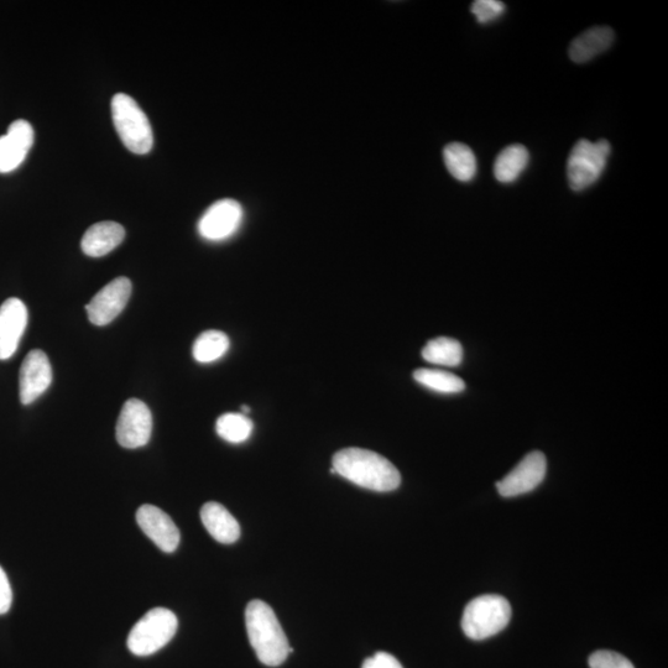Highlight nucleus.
Returning <instances> with one entry per match:
<instances>
[{
  "instance_id": "393cba45",
  "label": "nucleus",
  "mask_w": 668,
  "mask_h": 668,
  "mask_svg": "<svg viewBox=\"0 0 668 668\" xmlns=\"http://www.w3.org/2000/svg\"><path fill=\"white\" fill-rule=\"evenodd\" d=\"M591 668H635L631 661L615 651L600 650L589 657Z\"/></svg>"
},
{
  "instance_id": "dca6fc26",
  "label": "nucleus",
  "mask_w": 668,
  "mask_h": 668,
  "mask_svg": "<svg viewBox=\"0 0 668 668\" xmlns=\"http://www.w3.org/2000/svg\"><path fill=\"white\" fill-rule=\"evenodd\" d=\"M201 520L210 535L221 544L231 545L240 537V526L223 505L210 501L202 506Z\"/></svg>"
},
{
  "instance_id": "6e6552de",
  "label": "nucleus",
  "mask_w": 668,
  "mask_h": 668,
  "mask_svg": "<svg viewBox=\"0 0 668 668\" xmlns=\"http://www.w3.org/2000/svg\"><path fill=\"white\" fill-rule=\"evenodd\" d=\"M243 207L231 198L213 203L198 221V233L210 242H222L231 238L242 226Z\"/></svg>"
},
{
  "instance_id": "bb28decb",
  "label": "nucleus",
  "mask_w": 668,
  "mask_h": 668,
  "mask_svg": "<svg viewBox=\"0 0 668 668\" xmlns=\"http://www.w3.org/2000/svg\"><path fill=\"white\" fill-rule=\"evenodd\" d=\"M13 603V591L7 573L0 567V615L7 614Z\"/></svg>"
},
{
  "instance_id": "4468645a",
  "label": "nucleus",
  "mask_w": 668,
  "mask_h": 668,
  "mask_svg": "<svg viewBox=\"0 0 668 668\" xmlns=\"http://www.w3.org/2000/svg\"><path fill=\"white\" fill-rule=\"evenodd\" d=\"M28 326V309L22 300L9 299L0 306V360H8L17 352Z\"/></svg>"
},
{
  "instance_id": "5701e85b",
  "label": "nucleus",
  "mask_w": 668,
  "mask_h": 668,
  "mask_svg": "<svg viewBox=\"0 0 668 668\" xmlns=\"http://www.w3.org/2000/svg\"><path fill=\"white\" fill-rule=\"evenodd\" d=\"M253 421L247 415L228 412L217 420L216 431L222 440L229 443H243L252 436Z\"/></svg>"
},
{
  "instance_id": "412c9836",
  "label": "nucleus",
  "mask_w": 668,
  "mask_h": 668,
  "mask_svg": "<svg viewBox=\"0 0 668 668\" xmlns=\"http://www.w3.org/2000/svg\"><path fill=\"white\" fill-rule=\"evenodd\" d=\"M231 342L226 333L221 331H206L200 334L193 343V358L198 363L208 364L221 359L228 352Z\"/></svg>"
},
{
  "instance_id": "6ab92c4d",
  "label": "nucleus",
  "mask_w": 668,
  "mask_h": 668,
  "mask_svg": "<svg viewBox=\"0 0 668 668\" xmlns=\"http://www.w3.org/2000/svg\"><path fill=\"white\" fill-rule=\"evenodd\" d=\"M443 160L447 170L458 181L471 182L477 175L476 154L466 144H448L443 150Z\"/></svg>"
},
{
  "instance_id": "aec40b11",
  "label": "nucleus",
  "mask_w": 668,
  "mask_h": 668,
  "mask_svg": "<svg viewBox=\"0 0 668 668\" xmlns=\"http://www.w3.org/2000/svg\"><path fill=\"white\" fill-rule=\"evenodd\" d=\"M422 358L431 364L457 367L463 360L462 344L448 337L432 339L422 349Z\"/></svg>"
},
{
  "instance_id": "1a4fd4ad",
  "label": "nucleus",
  "mask_w": 668,
  "mask_h": 668,
  "mask_svg": "<svg viewBox=\"0 0 668 668\" xmlns=\"http://www.w3.org/2000/svg\"><path fill=\"white\" fill-rule=\"evenodd\" d=\"M547 471L545 454L534 451L521 459V462L511 471L508 476L497 483L498 492L501 497H519L539 487L544 482Z\"/></svg>"
},
{
  "instance_id": "2eb2a0df",
  "label": "nucleus",
  "mask_w": 668,
  "mask_h": 668,
  "mask_svg": "<svg viewBox=\"0 0 668 668\" xmlns=\"http://www.w3.org/2000/svg\"><path fill=\"white\" fill-rule=\"evenodd\" d=\"M125 238V229L117 222H99L87 229L82 238L83 253L101 258L119 247Z\"/></svg>"
},
{
  "instance_id": "423d86ee",
  "label": "nucleus",
  "mask_w": 668,
  "mask_h": 668,
  "mask_svg": "<svg viewBox=\"0 0 668 668\" xmlns=\"http://www.w3.org/2000/svg\"><path fill=\"white\" fill-rule=\"evenodd\" d=\"M610 151L612 148L604 139L597 143L582 139L573 146L567 161L568 184L573 191H583L596 184L607 166Z\"/></svg>"
},
{
  "instance_id": "f8f14e48",
  "label": "nucleus",
  "mask_w": 668,
  "mask_h": 668,
  "mask_svg": "<svg viewBox=\"0 0 668 668\" xmlns=\"http://www.w3.org/2000/svg\"><path fill=\"white\" fill-rule=\"evenodd\" d=\"M137 523L161 551L171 553L179 547L180 530L163 510L154 505L140 506L137 511Z\"/></svg>"
},
{
  "instance_id": "cd10ccee",
  "label": "nucleus",
  "mask_w": 668,
  "mask_h": 668,
  "mask_svg": "<svg viewBox=\"0 0 668 668\" xmlns=\"http://www.w3.org/2000/svg\"><path fill=\"white\" fill-rule=\"evenodd\" d=\"M248 412H250V407L249 406H242V414L247 415Z\"/></svg>"
},
{
  "instance_id": "f03ea898",
  "label": "nucleus",
  "mask_w": 668,
  "mask_h": 668,
  "mask_svg": "<svg viewBox=\"0 0 668 668\" xmlns=\"http://www.w3.org/2000/svg\"><path fill=\"white\" fill-rule=\"evenodd\" d=\"M245 626L250 645L262 664L269 667L284 664L292 649L278 617L268 603L252 600L245 609Z\"/></svg>"
},
{
  "instance_id": "39448f33",
  "label": "nucleus",
  "mask_w": 668,
  "mask_h": 668,
  "mask_svg": "<svg viewBox=\"0 0 668 668\" xmlns=\"http://www.w3.org/2000/svg\"><path fill=\"white\" fill-rule=\"evenodd\" d=\"M176 615L166 608L151 609L134 625L128 636V649L135 656L156 654L176 635Z\"/></svg>"
},
{
  "instance_id": "20e7f679",
  "label": "nucleus",
  "mask_w": 668,
  "mask_h": 668,
  "mask_svg": "<svg viewBox=\"0 0 668 668\" xmlns=\"http://www.w3.org/2000/svg\"><path fill=\"white\" fill-rule=\"evenodd\" d=\"M112 117L120 140L134 154H148L154 135L148 117L132 97L118 93L112 99Z\"/></svg>"
},
{
  "instance_id": "a211bd4d",
  "label": "nucleus",
  "mask_w": 668,
  "mask_h": 668,
  "mask_svg": "<svg viewBox=\"0 0 668 668\" xmlns=\"http://www.w3.org/2000/svg\"><path fill=\"white\" fill-rule=\"evenodd\" d=\"M529 150L521 144L506 146L494 163V176L501 184H513L529 165Z\"/></svg>"
},
{
  "instance_id": "ddd939ff",
  "label": "nucleus",
  "mask_w": 668,
  "mask_h": 668,
  "mask_svg": "<svg viewBox=\"0 0 668 668\" xmlns=\"http://www.w3.org/2000/svg\"><path fill=\"white\" fill-rule=\"evenodd\" d=\"M34 129L26 120H15L0 137V174L17 170L34 144Z\"/></svg>"
},
{
  "instance_id": "0eeeda50",
  "label": "nucleus",
  "mask_w": 668,
  "mask_h": 668,
  "mask_svg": "<svg viewBox=\"0 0 668 668\" xmlns=\"http://www.w3.org/2000/svg\"><path fill=\"white\" fill-rule=\"evenodd\" d=\"M153 432V415L142 400L129 399L120 411L117 441L120 446L135 450L148 445Z\"/></svg>"
},
{
  "instance_id": "7ed1b4c3",
  "label": "nucleus",
  "mask_w": 668,
  "mask_h": 668,
  "mask_svg": "<svg viewBox=\"0 0 668 668\" xmlns=\"http://www.w3.org/2000/svg\"><path fill=\"white\" fill-rule=\"evenodd\" d=\"M511 607L508 599L495 594L474 598L464 609L463 633L469 639L480 641L492 638L508 626Z\"/></svg>"
},
{
  "instance_id": "f3484780",
  "label": "nucleus",
  "mask_w": 668,
  "mask_h": 668,
  "mask_svg": "<svg viewBox=\"0 0 668 668\" xmlns=\"http://www.w3.org/2000/svg\"><path fill=\"white\" fill-rule=\"evenodd\" d=\"M614 40V31L609 26H594L572 41L568 54L576 64H584L607 51Z\"/></svg>"
},
{
  "instance_id": "b1692460",
  "label": "nucleus",
  "mask_w": 668,
  "mask_h": 668,
  "mask_svg": "<svg viewBox=\"0 0 668 668\" xmlns=\"http://www.w3.org/2000/svg\"><path fill=\"white\" fill-rule=\"evenodd\" d=\"M471 10L479 24H488L499 19L505 13L506 7L499 0H477L472 4Z\"/></svg>"
},
{
  "instance_id": "f257e3e1",
  "label": "nucleus",
  "mask_w": 668,
  "mask_h": 668,
  "mask_svg": "<svg viewBox=\"0 0 668 668\" xmlns=\"http://www.w3.org/2000/svg\"><path fill=\"white\" fill-rule=\"evenodd\" d=\"M332 464L338 476L374 492H393L401 484L398 468L377 452L346 448L334 454Z\"/></svg>"
},
{
  "instance_id": "9b49d317",
  "label": "nucleus",
  "mask_w": 668,
  "mask_h": 668,
  "mask_svg": "<svg viewBox=\"0 0 668 668\" xmlns=\"http://www.w3.org/2000/svg\"><path fill=\"white\" fill-rule=\"evenodd\" d=\"M52 383V368L43 351L29 352L20 368L19 395L23 405L35 403Z\"/></svg>"
},
{
  "instance_id": "9d476101",
  "label": "nucleus",
  "mask_w": 668,
  "mask_h": 668,
  "mask_svg": "<svg viewBox=\"0 0 668 668\" xmlns=\"http://www.w3.org/2000/svg\"><path fill=\"white\" fill-rule=\"evenodd\" d=\"M132 290V281L128 278L111 281L86 306L88 320L96 326L109 325L127 306Z\"/></svg>"
},
{
  "instance_id": "4be33fe9",
  "label": "nucleus",
  "mask_w": 668,
  "mask_h": 668,
  "mask_svg": "<svg viewBox=\"0 0 668 668\" xmlns=\"http://www.w3.org/2000/svg\"><path fill=\"white\" fill-rule=\"evenodd\" d=\"M414 379L425 388L441 394H458L466 389V383L457 375L435 369H417Z\"/></svg>"
},
{
  "instance_id": "a878e982",
  "label": "nucleus",
  "mask_w": 668,
  "mask_h": 668,
  "mask_svg": "<svg viewBox=\"0 0 668 668\" xmlns=\"http://www.w3.org/2000/svg\"><path fill=\"white\" fill-rule=\"evenodd\" d=\"M362 668H404L399 660L388 652H378L363 662Z\"/></svg>"
}]
</instances>
